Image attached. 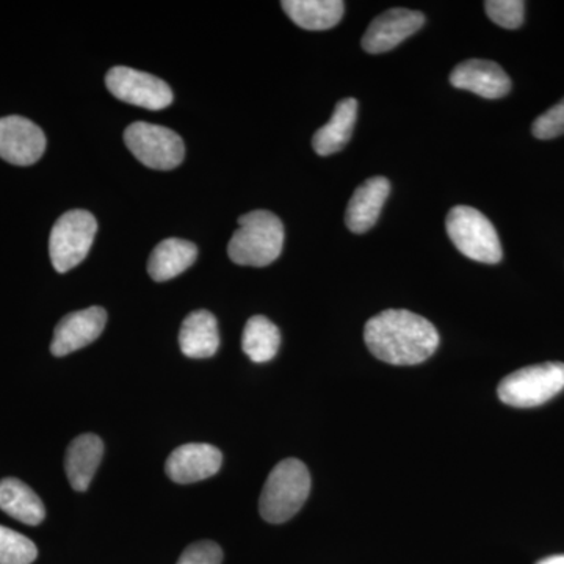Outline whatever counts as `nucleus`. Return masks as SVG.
Segmentation results:
<instances>
[{"label":"nucleus","mask_w":564,"mask_h":564,"mask_svg":"<svg viewBox=\"0 0 564 564\" xmlns=\"http://www.w3.org/2000/svg\"><path fill=\"white\" fill-rule=\"evenodd\" d=\"M364 340L380 361L392 366H415L432 358L440 347V333L421 315L388 310L367 322Z\"/></svg>","instance_id":"f257e3e1"},{"label":"nucleus","mask_w":564,"mask_h":564,"mask_svg":"<svg viewBox=\"0 0 564 564\" xmlns=\"http://www.w3.org/2000/svg\"><path fill=\"white\" fill-rule=\"evenodd\" d=\"M284 237V225L272 212H250L239 218V229L228 245L229 258L239 265H270L280 258Z\"/></svg>","instance_id":"f03ea898"},{"label":"nucleus","mask_w":564,"mask_h":564,"mask_svg":"<svg viewBox=\"0 0 564 564\" xmlns=\"http://www.w3.org/2000/svg\"><path fill=\"white\" fill-rule=\"evenodd\" d=\"M311 492V475L296 458L282 459L263 485L259 513L270 524H282L302 510Z\"/></svg>","instance_id":"7ed1b4c3"},{"label":"nucleus","mask_w":564,"mask_h":564,"mask_svg":"<svg viewBox=\"0 0 564 564\" xmlns=\"http://www.w3.org/2000/svg\"><path fill=\"white\" fill-rule=\"evenodd\" d=\"M564 389V364L544 362L524 367L500 381V402L514 408H536Z\"/></svg>","instance_id":"20e7f679"},{"label":"nucleus","mask_w":564,"mask_h":564,"mask_svg":"<svg viewBox=\"0 0 564 564\" xmlns=\"http://www.w3.org/2000/svg\"><path fill=\"white\" fill-rule=\"evenodd\" d=\"M447 234L462 254L481 263L502 261V243L496 228L480 210L456 206L448 212Z\"/></svg>","instance_id":"39448f33"},{"label":"nucleus","mask_w":564,"mask_h":564,"mask_svg":"<svg viewBox=\"0 0 564 564\" xmlns=\"http://www.w3.org/2000/svg\"><path fill=\"white\" fill-rule=\"evenodd\" d=\"M98 221L87 210L66 212L52 228L50 256L58 273H66L79 265L95 242Z\"/></svg>","instance_id":"423d86ee"},{"label":"nucleus","mask_w":564,"mask_h":564,"mask_svg":"<svg viewBox=\"0 0 564 564\" xmlns=\"http://www.w3.org/2000/svg\"><path fill=\"white\" fill-rule=\"evenodd\" d=\"M124 141L137 161L152 170L169 172L185 158L184 140L172 129L150 122H133L124 132Z\"/></svg>","instance_id":"0eeeda50"},{"label":"nucleus","mask_w":564,"mask_h":564,"mask_svg":"<svg viewBox=\"0 0 564 564\" xmlns=\"http://www.w3.org/2000/svg\"><path fill=\"white\" fill-rule=\"evenodd\" d=\"M106 85L115 98L148 110L166 109L174 99L166 82L128 66L111 68L107 73Z\"/></svg>","instance_id":"6e6552de"},{"label":"nucleus","mask_w":564,"mask_h":564,"mask_svg":"<svg viewBox=\"0 0 564 564\" xmlns=\"http://www.w3.org/2000/svg\"><path fill=\"white\" fill-rule=\"evenodd\" d=\"M46 151V135L24 117L0 118V158L13 165H33Z\"/></svg>","instance_id":"1a4fd4ad"},{"label":"nucleus","mask_w":564,"mask_h":564,"mask_svg":"<svg viewBox=\"0 0 564 564\" xmlns=\"http://www.w3.org/2000/svg\"><path fill=\"white\" fill-rule=\"evenodd\" d=\"M425 24L421 11L393 9L375 18L362 36V50L369 54H384L402 44Z\"/></svg>","instance_id":"9d476101"},{"label":"nucleus","mask_w":564,"mask_h":564,"mask_svg":"<svg viewBox=\"0 0 564 564\" xmlns=\"http://www.w3.org/2000/svg\"><path fill=\"white\" fill-rule=\"evenodd\" d=\"M107 313L99 306L77 311L63 317L55 326L52 355L62 358L95 343L106 328Z\"/></svg>","instance_id":"9b49d317"},{"label":"nucleus","mask_w":564,"mask_h":564,"mask_svg":"<svg viewBox=\"0 0 564 564\" xmlns=\"http://www.w3.org/2000/svg\"><path fill=\"white\" fill-rule=\"evenodd\" d=\"M221 464V452L214 445L184 444L169 456L165 470L174 484L191 485L214 477Z\"/></svg>","instance_id":"f8f14e48"},{"label":"nucleus","mask_w":564,"mask_h":564,"mask_svg":"<svg viewBox=\"0 0 564 564\" xmlns=\"http://www.w3.org/2000/svg\"><path fill=\"white\" fill-rule=\"evenodd\" d=\"M451 84L486 99H499L511 91V79L502 66L489 61H467L451 74Z\"/></svg>","instance_id":"ddd939ff"},{"label":"nucleus","mask_w":564,"mask_h":564,"mask_svg":"<svg viewBox=\"0 0 564 564\" xmlns=\"http://www.w3.org/2000/svg\"><path fill=\"white\" fill-rule=\"evenodd\" d=\"M389 193H391V182L386 177H372L359 185L352 193L347 214H345L347 228L355 234L370 231L380 217Z\"/></svg>","instance_id":"4468645a"},{"label":"nucleus","mask_w":564,"mask_h":564,"mask_svg":"<svg viewBox=\"0 0 564 564\" xmlns=\"http://www.w3.org/2000/svg\"><path fill=\"white\" fill-rule=\"evenodd\" d=\"M102 455L104 443L96 434H80L69 444L65 456V469L73 489L82 492L90 488Z\"/></svg>","instance_id":"2eb2a0df"},{"label":"nucleus","mask_w":564,"mask_h":564,"mask_svg":"<svg viewBox=\"0 0 564 564\" xmlns=\"http://www.w3.org/2000/svg\"><path fill=\"white\" fill-rule=\"evenodd\" d=\"M180 345L187 358H212L220 347V333L214 314L199 310L187 315L181 326Z\"/></svg>","instance_id":"dca6fc26"},{"label":"nucleus","mask_w":564,"mask_h":564,"mask_svg":"<svg viewBox=\"0 0 564 564\" xmlns=\"http://www.w3.org/2000/svg\"><path fill=\"white\" fill-rule=\"evenodd\" d=\"M198 259L195 243L182 239H166L151 252L148 273L155 282H165L191 269Z\"/></svg>","instance_id":"f3484780"},{"label":"nucleus","mask_w":564,"mask_h":564,"mask_svg":"<svg viewBox=\"0 0 564 564\" xmlns=\"http://www.w3.org/2000/svg\"><path fill=\"white\" fill-rule=\"evenodd\" d=\"M356 118H358V101L356 99L347 98L337 102L332 120L315 132L314 151L322 158H326V155L344 150L345 144L351 139Z\"/></svg>","instance_id":"a211bd4d"},{"label":"nucleus","mask_w":564,"mask_h":564,"mask_svg":"<svg viewBox=\"0 0 564 564\" xmlns=\"http://www.w3.org/2000/svg\"><path fill=\"white\" fill-rule=\"evenodd\" d=\"M0 510L28 525H39L46 518L40 497L18 478L0 480Z\"/></svg>","instance_id":"6ab92c4d"},{"label":"nucleus","mask_w":564,"mask_h":564,"mask_svg":"<svg viewBox=\"0 0 564 564\" xmlns=\"http://www.w3.org/2000/svg\"><path fill=\"white\" fill-rule=\"evenodd\" d=\"M288 17L306 31H328L344 17L343 0H284L281 3Z\"/></svg>","instance_id":"aec40b11"},{"label":"nucleus","mask_w":564,"mask_h":564,"mask_svg":"<svg viewBox=\"0 0 564 564\" xmlns=\"http://www.w3.org/2000/svg\"><path fill=\"white\" fill-rule=\"evenodd\" d=\"M281 334L278 326L263 315H254L243 329L242 348L252 362L272 361L280 350Z\"/></svg>","instance_id":"412c9836"},{"label":"nucleus","mask_w":564,"mask_h":564,"mask_svg":"<svg viewBox=\"0 0 564 564\" xmlns=\"http://www.w3.org/2000/svg\"><path fill=\"white\" fill-rule=\"evenodd\" d=\"M39 549L24 534L0 525V564H32Z\"/></svg>","instance_id":"4be33fe9"},{"label":"nucleus","mask_w":564,"mask_h":564,"mask_svg":"<svg viewBox=\"0 0 564 564\" xmlns=\"http://www.w3.org/2000/svg\"><path fill=\"white\" fill-rule=\"evenodd\" d=\"M485 10L489 20L508 31H516L524 24L525 2L522 0H488Z\"/></svg>","instance_id":"5701e85b"},{"label":"nucleus","mask_w":564,"mask_h":564,"mask_svg":"<svg viewBox=\"0 0 564 564\" xmlns=\"http://www.w3.org/2000/svg\"><path fill=\"white\" fill-rule=\"evenodd\" d=\"M532 132L540 140H552L564 135V99L536 118Z\"/></svg>","instance_id":"b1692460"},{"label":"nucleus","mask_w":564,"mask_h":564,"mask_svg":"<svg viewBox=\"0 0 564 564\" xmlns=\"http://www.w3.org/2000/svg\"><path fill=\"white\" fill-rule=\"evenodd\" d=\"M223 551L214 541H199L182 552L177 564H221Z\"/></svg>","instance_id":"393cba45"},{"label":"nucleus","mask_w":564,"mask_h":564,"mask_svg":"<svg viewBox=\"0 0 564 564\" xmlns=\"http://www.w3.org/2000/svg\"><path fill=\"white\" fill-rule=\"evenodd\" d=\"M536 564H564V555L547 556V558L541 560Z\"/></svg>","instance_id":"a878e982"}]
</instances>
